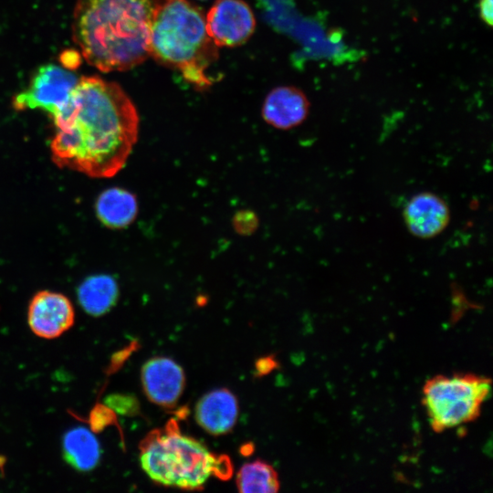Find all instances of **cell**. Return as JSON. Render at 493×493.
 Wrapping results in <instances>:
<instances>
[{"label":"cell","mask_w":493,"mask_h":493,"mask_svg":"<svg viewBox=\"0 0 493 493\" xmlns=\"http://www.w3.org/2000/svg\"><path fill=\"white\" fill-rule=\"evenodd\" d=\"M309 102L299 89L278 87L271 90L262 107V117L270 126L289 130L301 124L309 114Z\"/></svg>","instance_id":"cell-11"},{"label":"cell","mask_w":493,"mask_h":493,"mask_svg":"<svg viewBox=\"0 0 493 493\" xmlns=\"http://www.w3.org/2000/svg\"><path fill=\"white\" fill-rule=\"evenodd\" d=\"M143 391L153 404L172 407L180 399L185 385L183 368L168 357H153L142 368Z\"/></svg>","instance_id":"cell-10"},{"label":"cell","mask_w":493,"mask_h":493,"mask_svg":"<svg viewBox=\"0 0 493 493\" xmlns=\"http://www.w3.org/2000/svg\"><path fill=\"white\" fill-rule=\"evenodd\" d=\"M491 391L490 379L471 373L437 375L423 388L429 424L443 432L477 419Z\"/></svg>","instance_id":"cell-5"},{"label":"cell","mask_w":493,"mask_h":493,"mask_svg":"<svg viewBox=\"0 0 493 493\" xmlns=\"http://www.w3.org/2000/svg\"><path fill=\"white\" fill-rule=\"evenodd\" d=\"M75 320L71 301L64 294L40 290L28 305L27 322L37 336L55 339L69 330Z\"/></svg>","instance_id":"cell-8"},{"label":"cell","mask_w":493,"mask_h":493,"mask_svg":"<svg viewBox=\"0 0 493 493\" xmlns=\"http://www.w3.org/2000/svg\"><path fill=\"white\" fill-rule=\"evenodd\" d=\"M140 463L155 483L188 490L201 489L213 476L226 478L232 470L226 456L213 454L200 441L181 433L173 421L142 441Z\"/></svg>","instance_id":"cell-4"},{"label":"cell","mask_w":493,"mask_h":493,"mask_svg":"<svg viewBox=\"0 0 493 493\" xmlns=\"http://www.w3.org/2000/svg\"><path fill=\"white\" fill-rule=\"evenodd\" d=\"M450 218V208L446 200L428 191L414 194L403 209L407 231L419 239H431L442 234Z\"/></svg>","instance_id":"cell-9"},{"label":"cell","mask_w":493,"mask_h":493,"mask_svg":"<svg viewBox=\"0 0 493 493\" xmlns=\"http://www.w3.org/2000/svg\"><path fill=\"white\" fill-rule=\"evenodd\" d=\"M478 14L482 21L488 26L493 24V0H479Z\"/></svg>","instance_id":"cell-18"},{"label":"cell","mask_w":493,"mask_h":493,"mask_svg":"<svg viewBox=\"0 0 493 493\" xmlns=\"http://www.w3.org/2000/svg\"><path fill=\"white\" fill-rule=\"evenodd\" d=\"M149 56L199 89L212 84L205 74L218 58L202 9L190 0H159L152 22Z\"/></svg>","instance_id":"cell-3"},{"label":"cell","mask_w":493,"mask_h":493,"mask_svg":"<svg viewBox=\"0 0 493 493\" xmlns=\"http://www.w3.org/2000/svg\"><path fill=\"white\" fill-rule=\"evenodd\" d=\"M62 448L66 461L78 471L92 470L100 461V443L85 427L68 431L63 437Z\"/></svg>","instance_id":"cell-15"},{"label":"cell","mask_w":493,"mask_h":493,"mask_svg":"<svg viewBox=\"0 0 493 493\" xmlns=\"http://www.w3.org/2000/svg\"><path fill=\"white\" fill-rule=\"evenodd\" d=\"M79 78L68 68L57 64L41 66L28 86L12 100L16 110H42L55 119L65 108Z\"/></svg>","instance_id":"cell-6"},{"label":"cell","mask_w":493,"mask_h":493,"mask_svg":"<svg viewBox=\"0 0 493 493\" xmlns=\"http://www.w3.org/2000/svg\"><path fill=\"white\" fill-rule=\"evenodd\" d=\"M257 226V216L249 211H241L234 218L235 229L240 234H249Z\"/></svg>","instance_id":"cell-17"},{"label":"cell","mask_w":493,"mask_h":493,"mask_svg":"<svg viewBox=\"0 0 493 493\" xmlns=\"http://www.w3.org/2000/svg\"><path fill=\"white\" fill-rule=\"evenodd\" d=\"M95 211L100 222L108 228L122 229L136 219L137 198L128 190L111 187L98 196Z\"/></svg>","instance_id":"cell-13"},{"label":"cell","mask_w":493,"mask_h":493,"mask_svg":"<svg viewBox=\"0 0 493 493\" xmlns=\"http://www.w3.org/2000/svg\"><path fill=\"white\" fill-rule=\"evenodd\" d=\"M78 299L89 315H104L116 304L119 286L110 275L99 274L87 278L78 288Z\"/></svg>","instance_id":"cell-14"},{"label":"cell","mask_w":493,"mask_h":493,"mask_svg":"<svg viewBox=\"0 0 493 493\" xmlns=\"http://www.w3.org/2000/svg\"><path fill=\"white\" fill-rule=\"evenodd\" d=\"M238 416V403L227 389L205 393L196 404L195 419L207 433L219 435L230 432Z\"/></svg>","instance_id":"cell-12"},{"label":"cell","mask_w":493,"mask_h":493,"mask_svg":"<svg viewBox=\"0 0 493 493\" xmlns=\"http://www.w3.org/2000/svg\"><path fill=\"white\" fill-rule=\"evenodd\" d=\"M159 0H77L72 37L86 61L102 72L124 71L149 56Z\"/></svg>","instance_id":"cell-2"},{"label":"cell","mask_w":493,"mask_h":493,"mask_svg":"<svg viewBox=\"0 0 493 493\" xmlns=\"http://www.w3.org/2000/svg\"><path fill=\"white\" fill-rule=\"evenodd\" d=\"M236 481L243 493H272L279 488L278 473L271 465L261 460L243 465Z\"/></svg>","instance_id":"cell-16"},{"label":"cell","mask_w":493,"mask_h":493,"mask_svg":"<svg viewBox=\"0 0 493 493\" xmlns=\"http://www.w3.org/2000/svg\"><path fill=\"white\" fill-rule=\"evenodd\" d=\"M53 163L92 178H110L126 164L139 134V115L118 84L82 77L53 119Z\"/></svg>","instance_id":"cell-1"},{"label":"cell","mask_w":493,"mask_h":493,"mask_svg":"<svg viewBox=\"0 0 493 493\" xmlns=\"http://www.w3.org/2000/svg\"><path fill=\"white\" fill-rule=\"evenodd\" d=\"M206 30L217 47L244 44L254 33L256 19L243 0H216L205 16Z\"/></svg>","instance_id":"cell-7"}]
</instances>
